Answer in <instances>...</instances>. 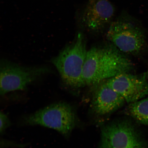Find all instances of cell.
I'll list each match as a JSON object with an SVG mask.
<instances>
[{"mask_svg":"<svg viewBox=\"0 0 148 148\" xmlns=\"http://www.w3.org/2000/svg\"><path fill=\"white\" fill-rule=\"evenodd\" d=\"M115 8L108 0H89L82 16L83 25L88 30L98 32L111 23Z\"/></svg>","mask_w":148,"mask_h":148,"instance_id":"ba28073f","label":"cell"},{"mask_svg":"<svg viewBox=\"0 0 148 148\" xmlns=\"http://www.w3.org/2000/svg\"><path fill=\"white\" fill-rule=\"evenodd\" d=\"M146 73V75H147V78H148V68L147 72V73Z\"/></svg>","mask_w":148,"mask_h":148,"instance_id":"7c38bea8","label":"cell"},{"mask_svg":"<svg viewBox=\"0 0 148 148\" xmlns=\"http://www.w3.org/2000/svg\"><path fill=\"white\" fill-rule=\"evenodd\" d=\"M1 119V127L0 132L1 134H3L6 130L11 125V123L7 116L4 112H1L0 114Z\"/></svg>","mask_w":148,"mask_h":148,"instance_id":"8fae6325","label":"cell"},{"mask_svg":"<svg viewBox=\"0 0 148 148\" xmlns=\"http://www.w3.org/2000/svg\"><path fill=\"white\" fill-rule=\"evenodd\" d=\"M133 64L114 46L92 47L88 50L83 70L85 86H96L119 74L129 73Z\"/></svg>","mask_w":148,"mask_h":148,"instance_id":"6da1fadb","label":"cell"},{"mask_svg":"<svg viewBox=\"0 0 148 148\" xmlns=\"http://www.w3.org/2000/svg\"><path fill=\"white\" fill-rule=\"evenodd\" d=\"M146 73L135 75L123 73L106 80L107 85L130 103L148 95V83Z\"/></svg>","mask_w":148,"mask_h":148,"instance_id":"52a82bcc","label":"cell"},{"mask_svg":"<svg viewBox=\"0 0 148 148\" xmlns=\"http://www.w3.org/2000/svg\"><path fill=\"white\" fill-rule=\"evenodd\" d=\"M25 125H39L55 130L68 136L75 127L76 118L73 107L68 103H53L24 118Z\"/></svg>","mask_w":148,"mask_h":148,"instance_id":"3957f363","label":"cell"},{"mask_svg":"<svg viewBox=\"0 0 148 148\" xmlns=\"http://www.w3.org/2000/svg\"><path fill=\"white\" fill-rule=\"evenodd\" d=\"M0 68L1 95L25 89L28 85L50 72L44 66L25 67L3 60L1 61Z\"/></svg>","mask_w":148,"mask_h":148,"instance_id":"5b68a950","label":"cell"},{"mask_svg":"<svg viewBox=\"0 0 148 148\" xmlns=\"http://www.w3.org/2000/svg\"><path fill=\"white\" fill-rule=\"evenodd\" d=\"M99 148H148V146L132 125L122 121L103 128Z\"/></svg>","mask_w":148,"mask_h":148,"instance_id":"8992f818","label":"cell"},{"mask_svg":"<svg viewBox=\"0 0 148 148\" xmlns=\"http://www.w3.org/2000/svg\"><path fill=\"white\" fill-rule=\"evenodd\" d=\"M106 37L120 51L128 54H138L145 44L143 31L126 16L118 18L110 24Z\"/></svg>","mask_w":148,"mask_h":148,"instance_id":"277c9868","label":"cell"},{"mask_svg":"<svg viewBox=\"0 0 148 148\" xmlns=\"http://www.w3.org/2000/svg\"><path fill=\"white\" fill-rule=\"evenodd\" d=\"M88 50L82 33L52 60L63 82L66 86L77 89L85 86L83 70Z\"/></svg>","mask_w":148,"mask_h":148,"instance_id":"7a4b0ae2","label":"cell"},{"mask_svg":"<svg viewBox=\"0 0 148 148\" xmlns=\"http://www.w3.org/2000/svg\"><path fill=\"white\" fill-rule=\"evenodd\" d=\"M127 112L140 123L148 126V97L130 103Z\"/></svg>","mask_w":148,"mask_h":148,"instance_id":"30bf717a","label":"cell"},{"mask_svg":"<svg viewBox=\"0 0 148 148\" xmlns=\"http://www.w3.org/2000/svg\"><path fill=\"white\" fill-rule=\"evenodd\" d=\"M95 86L92 106L96 114L106 115L123 106L125 101V99L107 84L106 80Z\"/></svg>","mask_w":148,"mask_h":148,"instance_id":"9c48e42d","label":"cell"}]
</instances>
